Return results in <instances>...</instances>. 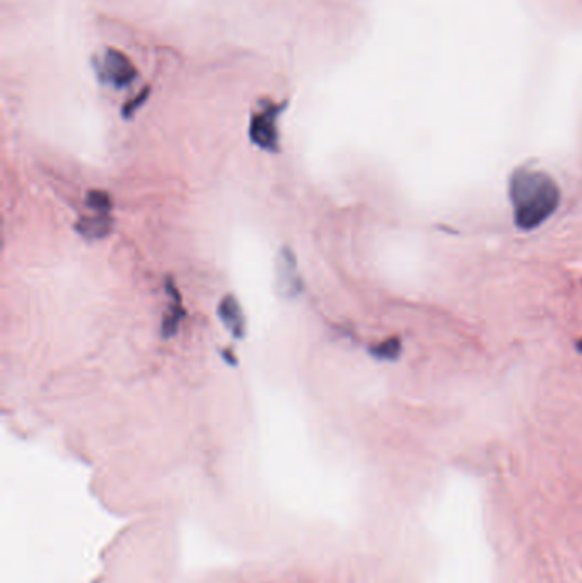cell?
Returning <instances> with one entry per match:
<instances>
[{
  "mask_svg": "<svg viewBox=\"0 0 582 583\" xmlns=\"http://www.w3.org/2000/svg\"><path fill=\"white\" fill-rule=\"evenodd\" d=\"M100 74L101 79L111 84L115 89H125L137 79V68L132 64V60L115 49L106 51Z\"/></svg>",
  "mask_w": 582,
  "mask_h": 583,
  "instance_id": "obj_3",
  "label": "cell"
},
{
  "mask_svg": "<svg viewBox=\"0 0 582 583\" xmlns=\"http://www.w3.org/2000/svg\"><path fill=\"white\" fill-rule=\"evenodd\" d=\"M147 96H149V87H146V89H142L140 93H138L137 96L136 98H132V100L128 101V102H125L123 104V108H121V117L123 118H132L136 113H137L138 108L147 101Z\"/></svg>",
  "mask_w": 582,
  "mask_h": 583,
  "instance_id": "obj_10",
  "label": "cell"
},
{
  "mask_svg": "<svg viewBox=\"0 0 582 583\" xmlns=\"http://www.w3.org/2000/svg\"><path fill=\"white\" fill-rule=\"evenodd\" d=\"M166 288L170 292V297H172V305L168 309V313L163 317V324H161V334L163 338L170 340L174 334L178 333L181 322H183V317H185V307L181 304V296H180V290L174 287L172 280H168L166 282Z\"/></svg>",
  "mask_w": 582,
  "mask_h": 583,
  "instance_id": "obj_6",
  "label": "cell"
},
{
  "mask_svg": "<svg viewBox=\"0 0 582 583\" xmlns=\"http://www.w3.org/2000/svg\"><path fill=\"white\" fill-rule=\"evenodd\" d=\"M277 290L284 299L303 294V278L297 271V258L291 248H282L277 260Z\"/></svg>",
  "mask_w": 582,
  "mask_h": 583,
  "instance_id": "obj_4",
  "label": "cell"
},
{
  "mask_svg": "<svg viewBox=\"0 0 582 583\" xmlns=\"http://www.w3.org/2000/svg\"><path fill=\"white\" fill-rule=\"evenodd\" d=\"M509 195L517 227L531 231L542 225L559 207L560 190L543 171L519 169L511 176Z\"/></svg>",
  "mask_w": 582,
  "mask_h": 583,
  "instance_id": "obj_1",
  "label": "cell"
},
{
  "mask_svg": "<svg viewBox=\"0 0 582 583\" xmlns=\"http://www.w3.org/2000/svg\"><path fill=\"white\" fill-rule=\"evenodd\" d=\"M581 349H582V343H581Z\"/></svg>",
  "mask_w": 582,
  "mask_h": 583,
  "instance_id": "obj_12",
  "label": "cell"
},
{
  "mask_svg": "<svg viewBox=\"0 0 582 583\" xmlns=\"http://www.w3.org/2000/svg\"><path fill=\"white\" fill-rule=\"evenodd\" d=\"M75 231L87 241H101L113 231V218L103 214L81 217L75 222Z\"/></svg>",
  "mask_w": 582,
  "mask_h": 583,
  "instance_id": "obj_7",
  "label": "cell"
},
{
  "mask_svg": "<svg viewBox=\"0 0 582 583\" xmlns=\"http://www.w3.org/2000/svg\"><path fill=\"white\" fill-rule=\"evenodd\" d=\"M217 314H219L224 328L229 331L233 338L242 340L246 336V317L241 309L240 300L236 299L233 294L224 296L223 300L219 302Z\"/></svg>",
  "mask_w": 582,
  "mask_h": 583,
  "instance_id": "obj_5",
  "label": "cell"
},
{
  "mask_svg": "<svg viewBox=\"0 0 582 583\" xmlns=\"http://www.w3.org/2000/svg\"><path fill=\"white\" fill-rule=\"evenodd\" d=\"M398 351H400V343L396 340H388L377 345L376 349H373V355L381 360H393L398 357Z\"/></svg>",
  "mask_w": 582,
  "mask_h": 583,
  "instance_id": "obj_9",
  "label": "cell"
},
{
  "mask_svg": "<svg viewBox=\"0 0 582 583\" xmlns=\"http://www.w3.org/2000/svg\"><path fill=\"white\" fill-rule=\"evenodd\" d=\"M86 205L94 212V214H103V216H110L113 210V200L111 195L101 191V190H93L89 191L86 197Z\"/></svg>",
  "mask_w": 582,
  "mask_h": 583,
  "instance_id": "obj_8",
  "label": "cell"
},
{
  "mask_svg": "<svg viewBox=\"0 0 582 583\" xmlns=\"http://www.w3.org/2000/svg\"><path fill=\"white\" fill-rule=\"evenodd\" d=\"M287 102L261 101V106L253 113L250 121V140L258 149L265 152L280 150V134H278V118L282 115Z\"/></svg>",
  "mask_w": 582,
  "mask_h": 583,
  "instance_id": "obj_2",
  "label": "cell"
},
{
  "mask_svg": "<svg viewBox=\"0 0 582 583\" xmlns=\"http://www.w3.org/2000/svg\"><path fill=\"white\" fill-rule=\"evenodd\" d=\"M221 355H223L224 360L229 364V366H238V357L234 355V351L229 350H221Z\"/></svg>",
  "mask_w": 582,
  "mask_h": 583,
  "instance_id": "obj_11",
  "label": "cell"
}]
</instances>
